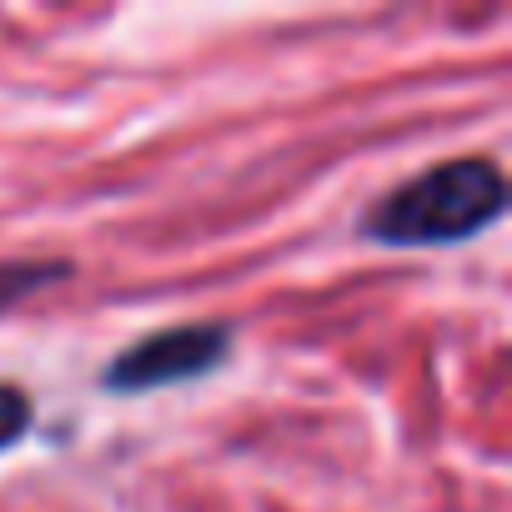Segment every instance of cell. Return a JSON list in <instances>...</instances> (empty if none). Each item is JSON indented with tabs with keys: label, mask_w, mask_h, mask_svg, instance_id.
I'll list each match as a JSON object with an SVG mask.
<instances>
[{
	"label": "cell",
	"mask_w": 512,
	"mask_h": 512,
	"mask_svg": "<svg viewBox=\"0 0 512 512\" xmlns=\"http://www.w3.org/2000/svg\"><path fill=\"white\" fill-rule=\"evenodd\" d=\"M502 211H507L502 166L487 156H452L392 186L362 216V236L377 246H457L502 221Z\"/></svg>",
	"instance_id": "cell-1"
},
{
	"label": "cell",
	"mask_w": 512,
	"mask_h": 512,
	"mask_svg": "<svg viewBox=\"0 0 512 512\" xmlns=\"http://www.w3.org/2000/svg\"><path fill=\"white\" fill-rule=\"evenodd\" d=\"M231 342L236 337H231L226 322H176V327H161V332L131 342L126 352H116L111 367L101 372V387L121 392V397H136V392H156V387L211 377L226 362Z\"/></svg>",
	"instance_id": "cell-2"
},
{
	"label": "cell",
	"mask_w": 512,
	"mask_h": 512,
	"mask_svg": "<svg viewBox=\"0 0 512 512\" xmlns=\"http://www.w3.org/2000/svg\"><path fill=\"white\" fill-rule=\"evenodd\" d=\"M31 417H36L31 397L16 382H0V452H11L31 432Z\"/></svg>",
	"instance_id": "cell-3"
}]
</instances>
